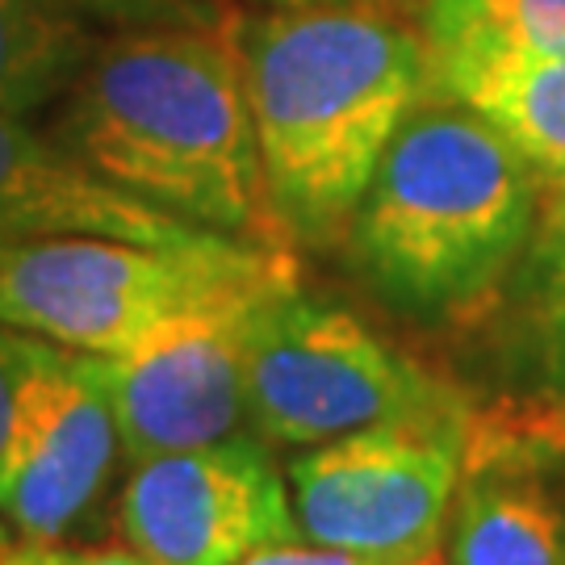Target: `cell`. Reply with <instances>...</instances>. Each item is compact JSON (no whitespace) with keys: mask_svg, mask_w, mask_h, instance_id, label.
Returning a JSON list of instances; mask_svg holds the SVG:
<instances>
[{"mask_svg":"<svg viewBox=\"0 0 565 565\" xmlns=\"http://www.w3.org/2000/svg\"><path fill=\"white\" fill-rule=\"evenodd\" d=\"M55 139L181 223L294 247L264 184L235 9L102 39L63 97Z\"/></svg>","mask_w":565,"mask_h":565,"instance_id":"6da1fadb","label":"cell"},{"mask_svg":"<svg viewBox=\"0 0 565 565\" xmlns=\"http://www.w3.org/2000/svg\"><path fill=\"white\" fill-rule=\"evenodd\" d=\"M268 202L294 247H340L390 139L431 97L424 21L315 4L243 18Z\"/></svg>","mask_w":565,"mask_h":565,"instance_id":"7a4b0ae2","label":"cell"},{"mask_svg":"<svg viewBox=\"0 0 565 565\" xmlns=\"http://www.w3.org/2000/svg\"><path fill=\"white\" fill-rule=\"evenodd\" d=\"M545 181L482 114L427 97L390 139L348 223V256L390 306L465 323L524 260Z\"/></svg>","mask_w":565,"mask_h":565,"instance_id":"3957f363","label":"cell"},{"mask_svg":"<svg viewBox=\"0 0 565 565\" xmlns=\"http://www.w3.org/2000/svg\"><path fill=\"white\" fill-rule=\"evenodd\" d=\"M469 403L352 310L302 289L268 306L247 348V427L315 448L369 427H465Z\"/></svg>","mask_w":565,"mask_h":565,"instance_id":"277c9868","label":"cell"},{"mask_svg":"<svg viewBox=\"0 0 565 565\" xmlns=\"http://www.w3.org/2000/svg\"><path fill=\"white\" fill-rule=\"evenodd\" d=\"M277 252L273 243L202 231L189 243L102 235L0 247V323L88 356H114L205 294Z\"/></svg>","mask_w":565,"mask_h":565,"instance_id":"5b68a950","label":"cell"},{"mask_svg":"<svg viewBox=\"0 0 565 565\" xmlns=\"http://www.w3.org/2000/svg\"><path fill=\"white\" fill-rule=\"evenodd\" d=\"M289 289H298V256L294 247H277L252 273L168 315L130 348L102 356L130 461L252 436L243 431L247 348L260 315Z\"/></svg>","mask_w":565,"mask_h":565,"instance_id":"8992f818","label":"cell"},{"mask_svg":"<svg viewBox=\"0 0 565 565\" xmlns=\"http://www.w3.org/2000/svg\"><path fill=\"white\" fill-rule=\"evenodd\" d=\"M465 427H369L289 461V503L315 545L369 562L436 553L461 482Z\"/></svg>","mask_w":565,"mask_h":565,"instance_id":"52a82bcc","label":"cell"},{"mask_svg":"<svg viewBox=\"0 0 565 565\" xmlns=\"http://www.w3.org/2000/svg\"><path fill=\"white\" fill-rule=\"evenodd\" d=\"M118 527L151 565H239L298 536L289 490L256 436L135 461Z\"/></svg>","mask_w":565,"mask_h":565,"instance_id":"ba28073f","label":"cell"},{"mask_svg":"<svg viewBox=\"0 0 565 565\" xmlns=\"http://www.w3.org/2000/svg\"><path fill=\"white\" fill-rule=\"evenodd\" d=\"M118 448L102 356L30 335L9 490L0 499L21 541H63L84 524L102 503Z\"/></svg>","mask_w":565,"mask_h":565,"instance_id":"9c48e42d","label":"cell"},{"mask_svg":"<svg viewBox=\"0 0 565 565\" xmlns=\"http://www.w3.org/2000/svg\"><path fill=\"white\" fill-rule=\"evenodd\" d=\"M565 427L536 406L465 415L461 482L448 507V565H565V507L545 473Z\"/></svg>","mask_w":565,"mask_h":565,"instance_id":"30bf717a","label":"cell"},{"mask_svg":"<svg viewBox=\"0 0 565 565\" xmlns=\"http://www.w3.org/2000/svg\"><path fill=\"white\" fill-rule=\"evenodd\" d=\"M67 235L168 247L198 239L202 226L121 193L118 184L84 168L60 139H46L13 114H0V247Z\"/></svg>","mask_w":565,"mask_h":565,"instance_id":"8fae6325","label":"cell"},{"mask_svg":"<svg viewBox=\"0 0 565 565\" xmlns=\"http://www.w3.org/2000/svg\"><path fill=\"white\" fill-rule=\"evenodd\" d=\"M431 93L482 114L548 189L565 184V55L431 46Z\"/></svg>","mask_w":565,"mask_h":565,"instance_id":"7c38bea8","label":"cell"},{"mask_svg":"<svg viewBox=\"0 0 565 565\" xmlns=\"http://www.w3.org/2000/svg\"><path fill=\"white\" fill-rule=\"evenodd\" d=\"M97 34L84 18L42 0H0V114L25 118L67 97L81 81Z\"/></svg>","mask_w":565,"mask_h":565,"instance_id":"4fadbf2b","label":"cell"},{"mask_svg":"<svg viewBox=\"0 0 565 565\" xmlns=\"http://www.w3.org/2000/svg\"><path fill=\"white\" fill-rule=\"evenodd\" d=\"M527 343L545 373L548 398L565 403V184H553L520 260Z\"/></svg>","mask_w":565,"mask_h":565,"instance_id":"5bb4252c","label":"cell"},{"mask_svg":"<svg viewBox=\"0 0 565 565\" xmlns=\"http://www.w3.org/2000/svg\"><path fill=\"white\" fill-rule=\"evenodd\" d=\"M431 46H507L527 55H565V0H427Z\"/></svg>","mask_w":565,"mask_h":565,"instance_id":"9a60e30c","label":"cell"},{"mask_svg":"<svg viewBox=\"0 0 565 565\" xmlns=\"http://www.w3.org/2000/svg\"><path fill=\"white\" fill-rule=\"evenodd\" d=\"M67 9L76 18H97V21H126L135 25H172V21H205L226 13V0H42Z\"/></svg>","mask_w":565,"mask_h":565,"instance_id":"2e32d148","label":"cell"},{"mask_svg":"<svg viewBox=\"0 0 565 565\" xmlns=\"http://www.w3.org/2000/svg\"><path fill=\"white\" fill-rule=\"evenodd\" d=\"M25 343H30V331L0 323V499L9 490V465H13V440H18Z\"/></svg>","mask_w":565,"mask_h":565,"instance_id":"e0dca14e","label":"cell"},{"mask_svg":"<svg viewBox=\"0 0 565 565\" xmlns=\"http://www.w3.org/2000/svg\"><path fill=\"white\" fill-rule=\"evenodd\" d=\"M0 565H151L142 553L126 545H97V548H76V545H60V541H25V545H13V553Z\"/></svg>","mask_w":565,"mask_h":565,"instance_id":"ac0fdd59","label":"cell"},{"mask_svg":"<svg viewBox=\"0 0 565 565\" xmlns=\"http://www.w3.org/2000/svg\"><path fill=\"white\" fill-rule=\"evenodd\" d=\"M239 565H385V562H369V557H356V553H343V548H327V545H294V541H281V545H264L256 553H247Z\"/></svg>","mask_w":565,"mask_h":565,"instance_id":"d6986e66","label":"cell"},{"mask_svg":"<svg viewBox=\"0 0 565 565\" xmlns=\"http://www.w3.org/2000/svg\"><path fill=\"white\" fill-rule=\"evenodd\" d=\"M264 9H315V4H352V9H382V13H398V18L424 21L427 0H256Z\"/></svg>","mask_w":565,"mask_h":565,"instance_id":"ffe728a7","label":"cell"},{"mask_svg":"<svg viewBox=\"0 0 565 565\" xmlns=\"http://www.w3.org/2000/svg\"><path fill=\"white\" fill-rule=\"evenodd\" d=\"M9 553H13V536H9V524L0 520V562H4Z\"/></svg>","mask_w":565,"mask_h":565,"instance_id":"44dd1931","label":"cell"},{"mask_svg":"<svg viewBox=\"0 0 565 565\" xmlns=\"http://www.w3.org/2000/svg\"><path fill=\"white\" fill-rule=\"evenodd\" d=\"M394 565H440L436 553H424V557H411V562H394Z\"/></svg>","mask_w":565,"mask_h":565,"instance_id":"7402d4cb","label":"cell"}]
</instances>
